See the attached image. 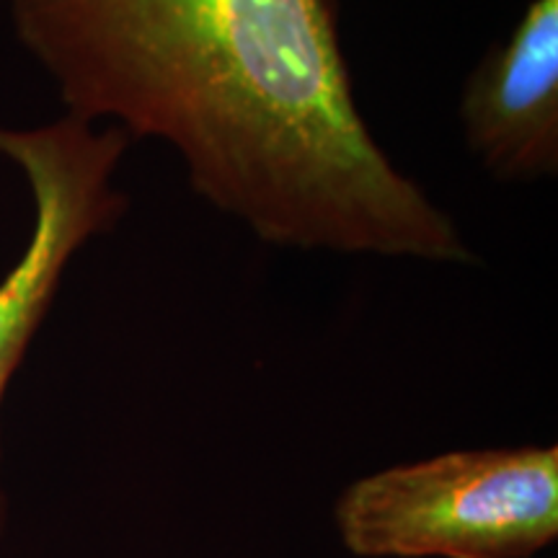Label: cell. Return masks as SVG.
Returning <instances> with one entry per match:
<instances>
[{
  "mask_svg": "<svg viewBox=\"0 0 558 558\" xmlns=\"http://www.w3.org/2000/svg\"><path fill=\"white\" fill-rule=\"evenodd\" d=\"M365 558H527L558 535V450H456L369 473L337 501Z\"/></svg>",
  "mask_w": 558,
  "mask_h": 558,
  "instance_id": "2",
  "label": "cell"
},
{
  "mask_svg": "<svg viewBox=\"0 0 558 558\" xmlns=\"http://www.w3.org/2000/svg\"><path fill=\"white\" fill-rule=\"evenodd\" d=\"M68 117L160 140L279 248L471 264L354 94L339 0H5Z\"/></svg>",
  "mask_w": 558,
  "mask_h": 558,
  "instance_id": "1",
  "label": "cell"
},
{
  "mask_svg": "<svg viewBox=\"0 0 558 558\" xmlns=\"http://www.w3.org/2000/svg\"><path fill=\"white\" fill-rule=\"evenodd\" d=\"M465 143L499 181L558 173V0H533L460 96Z\"/></svg>",
  "mask_w": 558,
  "mask_h": 558,
  "instance_id": "4",
  "label": "cell"
},
{
  "mask_svg": "<svg viewBox=\"0 0 558 558\" xmlns=\"http://www.w3.org/2000/svg\"><path fill=\"white\" fill-rule=\"evenodd\" d=\"M130 143L120 128L68 114L32 130L0 128V153L24 171L34 197L32 239L16 267L0 279V407L73 256L128 207L114 173ZM3 522L0 488V530Z\"/></svg>",
  "mask_w": 558,
  "mask_h": 558,
  "instance_id": "3",
  "label": "cell"
}]
</instances>
